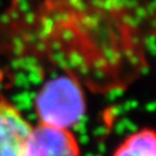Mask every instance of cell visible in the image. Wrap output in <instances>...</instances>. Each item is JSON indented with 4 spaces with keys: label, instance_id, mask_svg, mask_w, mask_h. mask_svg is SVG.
<instances>
[{
    "label": "cell",
    "instance_id": "cell-1",
    "mask_svg": "<svg viewBox=\"0 0 156 156\" xmlns=\"http://www.w3.org/2000/svg\"><path fill=\"white\" fill-rule=\"evenodd\" d=\"M17 41L28 59L105 94L133 83L156 33L154 0H26Z\"/></svg>",
    "mask_w": 156,
    "mask_h": 156
},
{
    "label": "cell",
    "instance_id": "cell-2",
    "mask_svg": "<svg viewBox=\"0 0 156 156\" xmlns=\"http://www.w3.org/2000/svg\"><path fill=\"white\" fill-rule=\"evenodd\" d=\"M83 87L66 74L45 82L34 100L38 124L72 129L86 113Z\"/></svg>",
    "mask_w": 156,
    "mask_h": 156
},
{
    "label": "cell",
    "instance_id": "cell-3",
    "mask_svg": "<svg viewBox=\"0 0 156 156\" xmlns=\"http://www.w3.org/2000/svg\"><path fill=\"white\" fill-rule=\"evenodd\" d=\"M33 129L19 106L0 97V156H28Z\"/></svg>",
    "mask_w": 156,
    "mask_h": 156
},
{
    "label": "cell",
    "instance_id": "cell-4",
    "mask_svg": "<svg viewBox=\"0 0 156 156\" xmlns=\"http://www.w3.org/2000/svg\"><path fill=\"white\" fill-rule=\"evenodd\" d=\"M28 156H82V149L72 129L37 123L34 125Z\"/></svg>",
    "mask_w": 156,
    "mask_h": 156
},
{
    "label": "cell",
    "instance_id": "cell-5",
    "mask_svg": "<svg viewBox=\"0 0 156 156\" xmlns=\"http://www.w3.org/2000/svg\"><path fill=\"white\" fill-rule=\"evenodd\" d=\"M112 156H156V129L142 127L129 133L115 148Z\"/></svg>",
    "mask_w": 156,
    "mask_h": 156
}]
</instances>
